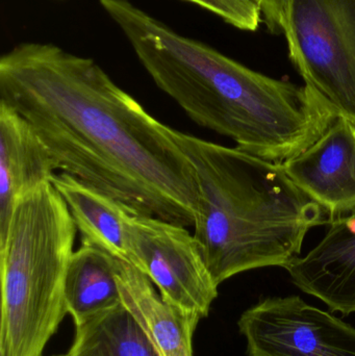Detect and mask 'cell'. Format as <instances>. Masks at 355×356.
<instances>
[{
    "label": "cell",
    "instance_id": "obj_1",
    "mask_svg": "<svg viewBox=\"0 0 355 356\" xmlns=\"http://www.w3.org/2000/svg\"><path fill=\"white\" fill-rule=\"evenodd\" d=\"M0 102L68 173L142 215L194 226L195 171L171 134L90 58L26 42L0 58Z\"/></svg>",
    "mask_w": 355,
    "mask_h": 356
},
{
    "label": "cell",
    "instance_id": "obj_2",
    "mask_svg": "<svg viewBox=\"0 0 355 356\" xmlns=\"http://www.w3.org/2000/svg\"><path fill=\"white\" fill-rule=\"evenodd\" d=\"M158 89L199 127L283 164L314 143L338 113L308 85L272 79L181 35L129 0H99Z\"/></svg>",
    "mask_w": 355,
    "mask_h": 356
},
{
    "label": "cell",
    "instance_id": "obj_3",
    "mask_svg": "<svg viewBox=\"0 0 355 356\" xmlns=\"http://www.w3.org/2000/svg\"><path fill=\"white\" fill-rule=\"evenodd\" d=\"M195 171L194 223L217 286L250 270L286 268L300 257L306 234L329 224L327 211L279 163L171 129Z\"/></svg>",
    "mask_w": 355,
    "mask_h": 356
},
{
    "label": "cell",
    "instance_id": "obj_4",
    "mask_svg": "<svg viewBox=\"0 0 355 356\" xmlns=\"http://www.w3.org/2000/svg\"><path fill=\"white\" fill-rule=\"evenodd\" d=\"M76 234L51 182L17 202L0 240V356H43L67 314L65 280Z\"/></svg>",
    "mask_w": 355,
    "mask_h": 356
},
{
    "label": "cell",
    "instance_id": "obj_5",
    "mask_svg": "<svg viewBox=\"0 0 355 356\" xmlns=\"http://www.w3.org/2000/svg\"><path fill=\"white\" fill-rule=\"evenodd\" d=\"M281 29L306 85L355 125V0H287Z\"/></svg>",
    "mask_w": 355,
    "mask_h": 356
},
{
    "label": "cell",
    "instance_id": "obj_6",
    "mask_svg": "<svg viewBox=\"0 0 355 356\" xmlns=\"http://www.w3.org/2000/svg\"><path fill=\"white\" fill-rule=\"evenodd\" d=\"M127 236L133 266L145 274L171 305L204 318L218 297L199 244L185 226L131 213Z\"/></svg>",
    "mask_w": 355,
    "mask_h": 356
},
{
    "label": "cell",
    "instance_id": "obj_7",
    "mask_svg": "<svg viewBox=\"0 0 355 356\" xmlns=\"http://www.w3.org/2000/svg\"><path fill=\"white\" fill-rule=\"evenodd\" d=\"M238 326L249 356H355V327L299 296L260 301Z\"/></svg>",
    "mask_w": 355,
    "mask_h": 356
},
{
    "label": "cell",
    "instance_id": "obj_8",
    "mask_svg": "<svg viewBox=\"0 0 355 356\" xmlns=\"http://www.w3.org/2000/svg\"><path fill=\"white\" fill-rule=\"evenodd\" d=\"M281 165L329 220L355 209V125L345 117L338 115L314 143Z\"/></svg>",
    "mask_w": 355,
    "mask_h": 356
},
{
    "label": "cell",
    "instance_id": "obj_9",
    "mask_svg": "<svg viewBox=\"0 0 355 356\" xmlns=\"http://www.w3.org/2000/svg\"><path fill=\"white\" fill-rule=\"evenodd\" d=\"M285 269L299 290L331 311L355 314V209L329 220L322 240Z\"/></svg>",
    "mask_w": 355,
    "mask_h": 356
},
{
    "label": "cell",
    "instance_id": "obj_10",
    "mask_svg": "<svg viewBox=\"0 0 355 356\" xmlns=\"http://www.w3.org/2000/svg\"><path fill=\"white\" fill-rule=\"evenodd\" d=\"M58 171L48 148L31 125L0 102V240L17 202Z\"/></svg>",
    "mask_w": 355,
    "mask_h": 356
},
{
    "label": "cell",
    "instance_id": "obj_11",
    "mask_svg": "<svg viewBox=\"0 0 355 356\" xmlns=\"http://www.w3.org/2000/svg\"><path fill=\"white\" fill-rule=\"evenodd\" d=\"M117 278L123 303L143 326L158 356H194L193 334L201 317L165 300L151 280L129 264L119 261Z\"/></svg>",
    "mask_w": 355,
    "mask_h": 356
},
{
    "label": "cell",
    "instance_id": "obj_12",
    "mask_svg": "<svg viewBox=\"0 0 355 356\" xmlns=\"http://www.w3.org/2000/svg\"><path fill=\"white\" fill-rule=\"evenodd\" d=\"M51 184L70 211L81 244L133 266L126 225L131 213L138 211L68 173H56Z\"/></svg>",
    "mask_w": 355,
    "mask_h": 356
},
{
    "label": "cell",
    "instance_id": "obj_13",
    "mask_svg": "<svg viewBox=\"0 0 355 356\" xmlns=\"http://www.w3.org/2000/svg\"><path fill=\"white\" fill-rule=\"evenodd\" d=\"M119 259L110 253L81 244L74 250L65 280V305L75 326L120 305Z\"/></svg>",
    "mask_w": 355,
    "mask_h": 356
},
{
    "label": "cell",
    "instance_id": "obj_14",
    "mask_svg": "<svg viewBox=\"0 0 355 356\" xmlns=\"http://www.w3.org/2000/svg\"><path fill=\"white\" fill-rule=\"evenodd\" d=\"M75 327L68 356H158L147 332L123 302Z\"/></svg>",
    "mask_w": 355,
    "mask_h": 356
},
{
    "label": "cell",
    "instance_id": "obj_15",
    "mask_svg": "<svg viewBox=\"0 0 355 356\" xmlns=\"http://www.w3.org/2000/svg\"><path fill=\"white\" fill-rule=\"evenodd\" d=\"M214 13L242 31H256L262 21L260 6L254 0H185Z\"/></svg>",
    "mask_w": 355,
    "mask_h": 356
},
{
    "label": "cell",
    "instance_id": "obj_16",
    "mask_svg": "<svg viewBox=\"0 0 355 356\" xmlns=\"http://www.w3.org/2000/svg\"><path fill=\"white\" fill-rule=\"evenodd\" d=\"M260 6L263 18L269 31L281 29L283 10L287 0H254Z\"/></svg>",
    "mask_w": 355,
    "mask_h": 356
},
{
    "label": "cell",
    "instance_id": "obj_17",
    "mask_svg": "<svg viewBox=\"0 0 355 356\" xmlns=\"http://www.w3.org/2000/svg\"><path fill=\"white\" fill-rule=\"evenodd\" d=\"M58 356H68V355H58Z\"/></svg>",
    "mask_w": 355,
    "mask_h": 356
}]
</instances>
